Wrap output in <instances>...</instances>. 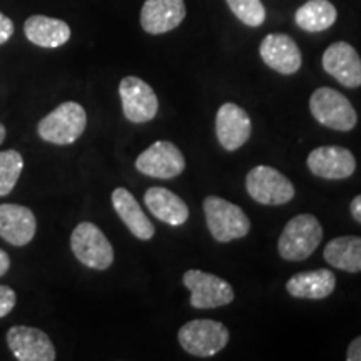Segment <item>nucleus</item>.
I'll list each match as a JSON object with an SVG mask.
<instances>
[{
  "label": "nucleus",
  "mask_w": 361,
  "mask_h": 361,
  "mask_svg": "<svg viewBox=\"0 0 361 361\" xmlns=\"http://www.w3.org/2000/svg\"><path fill=\"white\" fill-rule=\"evenodd\" d=\"M346 360L348 361H361V336L355 338L350 343L348 351H346Z\"/></svg>",
  "instance_id": "nucleus-28"
},
{
  "label": "nucleus",
  "mask_w": 361,
  "mask_h": 361,
  "mask_svg": "<svg viewBox=\"0 0 361 361\" xmlns=\"http://www.w3.org/2000/svg\"><path fill=\"white\" fill-rule=\"evenodd\" d=\"M336 19V7L329 0H308L295 13L296 25L311 34L328 30Z\"/></svg>",
  "instance_id": "nucleus-23"
},
{
  "label": "nucleus",
  "mask_w": 361,
  "mask_h": 361,
  "mask_svg": "<svg viewBox=\"0 0 361 361\" xmlns=\"http://www.w3.org/2000/svg\"><path fill=\"white\" fill-rule=\"evenodd\" d=\"M111 201L117 216H119L133 236L141 239V241H149V239L154 238V224L149 221L133 192L128 191L126 188H116L111 196Z\"/></svg>",
  "instance_id": "nucleus-18"
},
{
  "label": "nucleus",
  "mask_w": 361,
  "mask_h": 361,
  "mask_svg": "<svg viewBox=\"0 0 361 361\" xmlns=\"http://www.w3.org/2000/svg\"><path fill=\"white\" fill-rule=\"evenodd\" d=\"M336 276L329 269H314L296 273L286 283V291L298 300H324L335 291Z\"/></svg>",
  "instance_id": "nucleus-19"
},
{
  "label": "nucleus",
  "mask_w": 361,
  "mask_h": 361,
  "mask_svg": "<svg viewBox=\"0 0 361 361\" xmlns=\"http://www.w3.org/2000/svg\"><path fill=\"white\" fill-rule=\"evenodd\" d=\"M8 268H11V258L4 250H0V276L7 273Z\"/></svg>",
  "instance_id": "nucleus-30"
},
{
  "label": "nucleus",
  "mask_w": 361,
  "mask_h": 361,
  "mask_svg": "<svg viewBox=\"0 0 361 361\" xmlns=\"http://www.w3.org/2000/svg\"><path fill=\"white\" fill-rule=\"evenodd\" d=\"M85 126H87V114L84 107L74 101H67L40 121L37 133L45 142L67 146L74 144L84 134Z\"/></svg>",
  "instance_id": "nucleus-3"
},
{
  "label": "nucleus",
  "mask_w": 361,
  "mask_h": 361,
  "mask_svg": "<svg viewBox=\"0 0 361 361\" xmlns=\"http://www.w3.org/2000/svg\"><path fill=\"white\" fill-rule=\"evenodd\" d=\"M183 284L191 291V303L196 310H214L233 303L234 290L226 279L200 269L184 273Z\"/></svg>",
  "instance_id": "nucleus-8"
},
{
  "label": "nucleus",
  "mask_w": 361,
  "mask_h": 361,
  "mask_svg": "<svg viewBox=\"0 0 361 361\" xmlns=\"http://www.w3.org/2000/svg\"><path fill=\"white\" fill-rule=\"evenodd\" d=\"M4 139H6V128H4V124H0V144L4 142Z\"/></svg>",
  "instance_id": "nucleus-31"
},
{
  "label": "nucleus",
  "mask_w": 361,
  "mask_h": 361,
  "mask_svg": "<svg viewBox=\"0 0 361 361\" xmlns=\"http://www.w3.org/2000/svg\"><path fill=\"white\" fill-rule=\"evenodd\" d=\"M178 341L189 355L209 358L229 343V329L216 319H191L178 331Z\"/></svg>",
  "instance_id": "nucleus-5"
},
{
  "label": "nucleus",
  "mask_w": 361,
  "mask_h": 361,
  "mask_svg": "<svg viewBox=\"0 0 361 361\" xmlns=\"http://www.w3.org/2000/svg\"><path fill=\"white\" fill-rule=\"evenodd\" d=\"M71 250L80 264L104 271L114 263V247L94 223L84 221L71 234Z\"/></svg>",
  "instance_id": "nucleus-6"
},
{
  "label": "nucleus",
  "mask_w": 361,
  "mask_h": 361,
  "mask_svg": "<svg viewBox=\"0 0 361 361\" xmlns=\"http://www.w3.org/2000/svg\"><path fill=\"white\" fill-rule=\"evenodd\" d=\"M16 32V27H13V22L8 19L6 13L0 12V45L7 44L11 37Z\"/></svg>",
  "instance_id": "nucleus-27"
},
{
  "label": "nucleus",
  "mask_w": 361,
  "mask_h": 361,
  "mask_svg": "<svg viewBox=\"0 0 361 361\" xmlns=\"http://www.w3.org/2000/svg\"><path fill=\"white\" fill-rule=\"evenodd\" d=\"M17 301V295L12 288L0 284V318L7 316L13 310Z\"/></svg>",
  "instance_id": "nucleus-26"
},
{
  "label": "nucleus",
  "mask_w": 361,
  "mask_h": 361,
  "mask_svg": "<svg viewBox=\"0 0 361 361\" xmlns=\"http://www.w3.org/2000/svg\"><path fill=\"white\" fill-rule=\"evenodd\" d=\"M323 258L333 268L346 273H361V238L340 236L324 246Z\"/></svg>",
  "instance_id": "nucleus-22"
},
{
  "label": "nucleus",
  "mask_w": 361,
  "mask_h": 361,
  "mask_svg": "<svg viewBox=\"0 0 361 361\" xmlns=\"http://www.w3.org/2000/svg\"><path fill=\"white\" fill-rule=\"evenodd\" d=\"M135 169L149 178L174 179L186 169V159L176 144L156 141L137 156Z\"/></svg>",
  "instance_id": "nucleus-9"
},
{
  "label": "nucleus",
  "mask_w": 361,
  "mask_h": 361,
  "mask_svg": "<svg viewBox=\"0 0 361 361\" xmlns=\"http://www.w3.org/2000/svg\"><path fill=\"white\" fill-rule=\"evenodd\" d=\"M252 124L247 112L234 102H226L216 114V137L226 151H238L250 141Z\"/></svg>",
  "instance_id": "nucleus-13"
},
{
  "label": "nucleus",
  "mask_w": 361,
  "mask_h": 361,
  "mask_svg": "<svg viewBox=\"0 0 361 361\" xmlns=\"http://www.w3.org/2000/svg\"><path fill=\"white\" fill-rule=\"evenodd\" d=\"M37 219L27 206L0 204V238L8 245L22 247L32 241Z\"/></svg>",
  "instance_id": "nucleus-17"
},
{
  "label": "nucleus",
  "mask_w": 361,
  "mask_h": 361,
  "mask_svg": "<svg viewBox=\"0 0 361 361\" xmlns=\"http://www.w3.org/2000/svg\"><path fill=\"white\" fill-rule=\"evenodd\" d=\"M311 174L328 180L348 179L356 171V159L350 149L341 146L316 147L306 159Z\"/></svg>",
  "instance_id": "nucleus-12"
},
{
  "label": "nucleus",
  "mask_w": 361,
  "mask_h": 361,
  "mask_svg": "<svg viewBox=\"0 0 361 361\" xmlns=\"http://www.w3.org/2000/svg\"><path fill=\"white\" fill-rule=\"evenodd\" d=\"M184 17V0H146L141 11V25L147 34L161 35L179 27Z\"/></svg>",
  "instance_id": "nucleus-16"
},
{
  "label": "nucleus",
  "mask_w": 361,
  "mask_h": 361,
  "mask_svg": "<svg viewBox=\"0 0 361 361\" xmlns=\"http://www.w3.org/2000/svg\"><path fill=\"white\" fill-rule=\"evenodd\" d=\"M207 229L218 243H231L247 236L251 221L238 204L219 196H207L202 202Z\"/></svg>",
  "instance_id": "nucleus-2"
},
{
  "label": "nucleus",
  "mask_w": 361,
  "mask_h": 361,
  "mask_svg": "<svg viewBox=\"0 0 361 361\" xmlns=\"http://www.w3.org/2000/svg\"><path fill=\"white\" fill-rule=\"evenodd\" d=\"M246 191L263 206L288 204L296 194L291 180L271 166H256L247 173Z\"/></svg>",
  "instance_id": "nucleus-7"
},
{
  "label": "nucleus",
  "mask_w": 361,
  "mask_h": 361,
  "mask_svg": "<svg viewBox=\"0 0 361 361\" xmlns=\"http://www.w3.org/2000/svg\"><path fill=\"white\" fill-rule=\"evenodd\" d=\"M231 12L247 27H261L266 20V8L261 0H226Z\"/></svg>",
  "instance_id": "nucleus-25"
},
{
  "label": "nucleus",
  "mask_w": 361,
  "mask_h": 361,
  "mask_svg": "<svg viewBox=\"0 0 361 361\" xmlns=\"http://www.w3.org/2000/svg\"><path fill=\"white\" fill-rule=\"evenodd\" d=\"M24 34L37 47L57 49L69 42L71 27L67 22L47 16H30L24 24Z\"/></svg>",
  "instance_id": "nucleus-21"
},
{
  "label": "nucleus",
  "mask_w": 361,
  "mask_h": 361,
  "mask_svg": "<svg viewBox=\"0 0 361 361\" xmlns=\"http://www.w3.org/2000/svg\"><path fill=\"white\" fill-rule=\"evenodd\" d=\"M310 111L319 124L340 133H348L358 123V114L350 99L331 87H319L311 94Z\"/></svg>",
  "instance_id": "nucleus-4"
},
{
  "label": "nucleus",
  "mask_w": 361,
  "mask_h": 361,
  "mask_svg": "<svg viewBox=\"0 0 361 361\" xmlns=\"http://www.w3.org/2000/svg\"><path fill=\"white\" fill-rule=\"evenodd\" d=\"M350 213H351V216H353V219L356 221V223L361 224V194H360V196H356L353 201H351Z\"/></svg>",
  "instance_id": "nucleus-29"
},
{
  "label": "nucleus",
  "mask_w": 361,
  "mask_h": 361,
  "mask_svg": "<svg viewBox=\"0 0 361 361\" xmlns=\"http://www.w3.org/2000/svg\"><path fill=\"white\" fill-rule=\"evenodd\" d=\"M323 241V226L313 214H298L284 226L278 239V252L284 261H305Z\"/></svg>",
  "instance_id": "nucleus-1"
},
{
  "label": "nucleus",
  "mask_w": 361,
  "mask_h": 361,
  "mask_svg": "<svg viewBox=\"0 0 361 361\" xmlns=\"http://www.w3.org/2000/svg\"><path fill=\"white\" fill-rule=\"evenodd\" d=\"M7 345L19 361H54L57 358L54 343L47 333L32 326H12L7 333Z\"/></svg>",
  "instance_id": "nucleus-11"
},
{
  "label": "nucleus",
  "mask_w": 361,
  "mask_h": 361,
  "mask_svg": "<svg viewBox=\"0 0 361 361\" xmlns=\"http://www.w3.org/2000/svg\"><path fill=\"white\" fill-rule=\"evenodd\" d=\"M144 204L156 219L169 226H183L189 219L186 202L166 188H149L144 194Z\"/></svg>",
  "instance_id": "nucleus-20"
},
{
  "label": "nucleus",
  "mask_w": 361,
  "mask_h": 361,
  "mask_svg": "<svg viewBox=\"0 0 361 361\" xmlns=\"http://www.w3.org/2000/svg\"><path fill=\"white\" fill-rule=\"evenodd\" d=\"M119 96L124 117L134 124L151 123L159 111L154 89L135 75H128L121 80Z\"/></svg>",
  "instance_id": "nucleus-10"
},
{
  "label": "nucleus",
  "mask_w": 361,
  "mask_h": 361,
  "mask_svg": "<svg viewBox=\"0 0 361 361\" xmlns=\"http://www.w3.org/2000/svg\"><path fill=\"white\" fill-rule=\"evenodd\" d=\"M259 56L269 69L278 74L293 75L301 69L303 57L295 39L286 34H269L259 45Z\"/></svg>",
  "instance_id": "nucleus-15"
},
{
  "label": "nucleus",
  "mask_w": 361,
  "mask_h": 361,
  "mask_svg": "<svg viewBox=\"0 0 361 361\" xmlns=\"http://www.w3.org/2000/svg\"><path fill=\"white\" fill-rule=\"evenodd\" d=\"M24 169V157L20 152L8 149L0 152V197L8 196L19 180Z\"/></svg>",
  "instance_id": "nucleus-24"
},
{
  "label": "nucleus",
  "mask_w": 361,
  "mask_h": 361,
  "mask_svg": "<svg viewBox=\"0 0 361 361\" xmlns=\"http://www.w3.org/2000/svg\"><path fill=\"white\" fill-rule=\"evenodd\" d=\"M323 69L343 87L358 89L361 85V57L348 42H335L324 51Z\"/></svg>",
  "instance_id": "nucleus-14"
}]
</instances>
